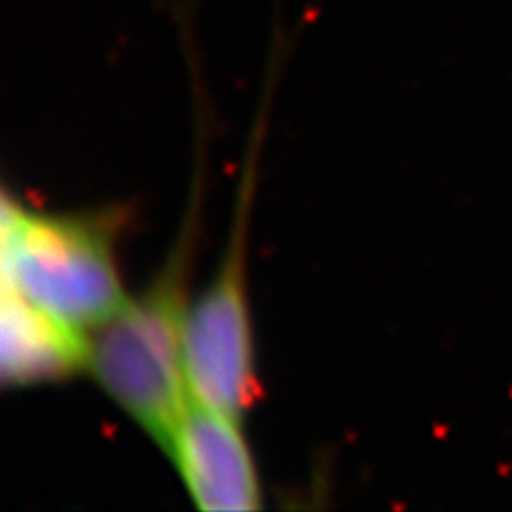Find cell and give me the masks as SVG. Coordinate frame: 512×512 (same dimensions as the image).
Segmentation results:
<instances>
[{
	"mask_svg": "<svg viewBox=\"0 0 512 512\" xmlns=\"http://www.w3.org/2000/svg\"><path fill=\"white\" fill-rule=\"evenodd\" d=\"M5 286L84 331L114 316L126 295L103 214H39L5 207Z\"/></svg>",
	"mask_w": 512,
	"mask_h": 512,
	"instance_id": "obj_2",
	"label": "cell"
},
{
	"mask_svg": "<svg viewBox=\"0 0 512 512\" xmlns=\"http://www.w3.org/2000/svg\"><path fill=\"white\" fill-rule=\"evenodd\" d=\"M190 229L192 224L146 291L126 299L88 340V370L163 448H169L190 399L182 352Z\"/></svg>",
	"mask_w": 512,
	"mask_h": 512,
	"instance_id": "obj_1",
	"label": "cell"
},
{
	"mask_svg": "<svg viewBox=\"0 0 512 512\" xmlns=\"http://www.w3.org/2000/svg\"><path fill=\"white\" fill-rule=\"evenodd\" d=\"M88 363V340L35 303L5 286L3 376L28 384L69 376Z\"/></svg>",
	"mask_w": 512,
	"mask_h": 512,
	"instance_id": "obj_5",
	"label": "cell"
},
{
	"mask_svg": "<svg viewBox=\"0 0 512 512\" xmlns=\"http://www.w3.org/2000/svg\"><path fill=\"white\" fill-rule=\"evenodd\" d=\"M237 425L233 416L190 397L175 427L167 451L201 510L237 512L259 506V474Z\"/></svg>",
	"mask_w": 512,
	"mask_h": 512,
	"instance_id": "obj_4",
	"label": "cell"
},
{
	"mask_svg": "<svg viewBox=\"0 0 512 512\" xmlns=\"http://www.w3.org/2000/svg\"><path fill=\"white\" fill-rule=\"evenodd\" d=\"M246 205L244 190L227 256L212 284L188 306L182 340L190 397L237 421L256 397L246 293Z\"/></svg>",
	"mask_w": 512,
	"mask_h": 512,
	"instance_id": "obj_3",
	"label": "cell"
}]
</instances>
